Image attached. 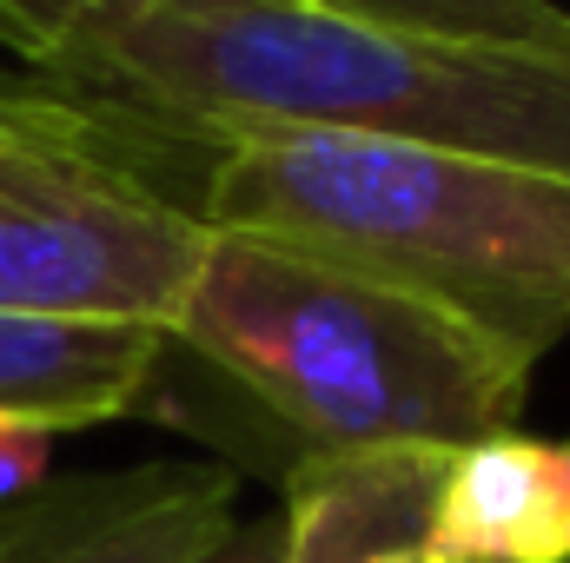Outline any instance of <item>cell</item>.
<instances>
[{
  "mask_svg": "<svg viewBox=\"0 0 570 563\" xmlns=\"http://www.w3.org/2000/svg\"><path fill=\"white\" fill-rule=\"evenodd\" d=\"M193 146L325 134L484 152L570 179V47L458 40L298 0H140L53 73Z\"/></svg>",
  "mask_w": 570,
  "mask_h": 563,
  "instance_id": "obj_1",
  "label": "cell"
},
{
  "mask_svg": "<svg viewBox=\"0 0 570 563\" xmlns=\"http://www.w3.org/2000/svg\"><path fill=\"white\" fill-rule=\"evenodd\" d=\"M199 219L412 292L471 332L544 358L570 332V179L399 140L213 146Z\"/></svg>",
  "mask_w": 570,
  "mask_h": 563,
  "instance_id": "obj_2",
  "label": "cell"
},
{
  "mask_svg": "<svg viewBox=\"0 0 570 563\" xmlns=\"http://www.w3.org/2000/svg\"><path fill=\"white\" fill-rule=\"evenodd\" d=\"M166 338L279 418L298 457L464 451L518 424L538 372L412 292L213 226Z\"/></svg>",
  "mask_w": 570,
  "mask_h": 563,
  "instance_id": "obj_3",
  "label": "cell"
},
{
  "mask_svg": "<svg viewBox=\"0 0 570 563\" xmlns=\"http://www.w3.org/2000/svg\"><path fill=\"white\" fill-rule=\"evenodd\" d=\"M179 146L94 93L0 80V312L173 332L206 253L199 199L166 172Z\"/></svg>",
  "mask_w": 570,
  "mask_h": 563,
  "instance_id": "obj_4",
  "label": "cell"
},
{
  "mask_svg": "<svg viewBox=\"0 0 570 563\" xmlns=\"http://www.w3.org/2000/svg\"><path fill=\"white\" fill-rule=\"evenodd\" d=\"M431 544L444 563H570V444L511 424L444 451Z\"/></svg>",
  "mask_w": 570,
  "mask_h": 563,
  "instance_id": "obj_5",
  "label": "cell"
},
{
  "mask_svg": "<svg viewBox=\"0 0 570 563\" xmlns=\"http://www.w3.org/2000/svg\"><path fill=\"white\" fill-rule=\"evenodd\" d=\"M444 451L298 457L285 471L279 563H444L431 544Z\"/></svg>",
  "mask_w": 570,
  "mask_h": 563,
  "instance_id": "obj_6",
  "label": "cell"
},
{
  "mask_svg": "<svg viewBox=\"0 0 570 563\" xmlns=\"http://www.w3.org/2000/svg\"><path fill=\"white\" fill-rule=\"evenodd\" d=\"M166 352L173 338L153 325L0 312V418L40 424L53 437L127 418L153 392Z\"/></svg>",
  "mask_w": 570,
  "mask_h": 563,
  "instance_id": "obj_7",
  "label": "cell"
},
{
  "mask_svg": "<svg viewBox=\"0 0 570 563\" xmlns=\"http://www.w3.org/2000/svg\"><path fill=\"white\" fill-rule=\"evenodd\" d=\"M226 524H233V471L153 464L140 497H127L107 524H94L47 563H193Z\"/></svg>",
  "mask_w": 570,
  "mask_h": 563,
  "instance_id": "obj_8",
  "label": "cell"
},
{
  "mask_svg": "<svg viewBox=\"0 0 570 563\" xmlns=\"http://www.w3.org/2000/svg\"><path fill=\"white\" fill-rule=\"evenodd\" d=\"M318 13H352L379 27H419V33H458V40H531V47H570V13L558 0H298Z\"/></svg>",
  "mask_w": 570,
  "mask_h": 563,
  "instance_id": "obj_9",
  "label": "cell"
},
{
  "mask_svg": "<svg viewBox=\"0 0 570 563\" xmlns=\"http://www.w3.org/2000/svg\"><path fill=\"white\" fill-rule=\"evenodd\" d=\"M146 471H107V477H73V484H40L27 497L0 504V563H47L60 557L73 537H87L94 524H107L127 497H140Z\"/></svg>",
  "mask_w": 570,
  "mask_h": 563,
  "instance_id": "obj_10",
  "label": "cell"
},
{
  "mask_svg": "<svg viewBox=\"0 0 570 563\" xmlns=\"http://www.w3.org/2000/svg\"><path fill=\"white\" fill-rule=\"evenodd\" d=\"M127 7H140V0H0V47L20 67H33L40 80H53L60 60Z\"/></svg>",
  "mask_w": 570,
  "mask_h": 563,
  "instance_id": "obj_11",
  "label": "cell"
},
{
  "mask_svg": "<svg viewBox=\"0 0 570 563\" xmlns=\"http://www.w3.org/2000/svg\"><path fill=\"white\" fill-rule=\"evenodd\" d=\"M47 451H53V431L0 418V504L47 484Z\"/></svg>",
  "mask_w": 570,
  "mask_h": 563,
  "instance_id": "obj_12",
  "label": "cell"
},
{
  "mask_svg": "<svg viewBox=\"0 0 570 563\" xmlns=\"http://www.w3.org/2000/svg\"><path fill=\"white\" fill-rule=\"evenodd\" d=\"M285 557V517L259 511V517H233L193 563H279Z\"/></svg>",
  "mask_w": 570,
  "mask_h": 563,
  "instance_id": "obj_13",
  "label": "cell"
}]
</instances>
